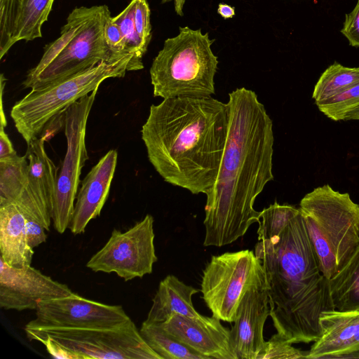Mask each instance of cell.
<instances>
[{
  "mask_svg": "<svg viewBox=\"0 0 359 359\" xmlns=\"http://www.w3.org/2000/svg\"><path fill=\"white\" fill-rule=\"evenodd\" d=\"M229 126L224 154L206 194L203 245L222 247L259 222L253 205L273 180V122L257 94L244 87L229 94Z\"/></svg>",
  "mask_w": 359,
  "mask_h": 359,
  "instance_id": "cell-1",
  "label": "cell"
},
{
  "mask_svg": "<svg viewBox=\"0 0 359 359\" xmlns=\"http://www.w3.org/2000/svg\"><path fill=\"white\" fill-rule=\"evenodd\" d=\"M228 126L227 103L177 97L150 107L141 134L149 162L166 182L206 195L219 168Z\"/></svg>",
  "mask_w": 359,
  "mask_h": 359,
  "instance_id": "cell-2",
  "label": "cell"
},
{
  "mask_svg": "<svg viewBox=\"0 0 359 359\" xmlns=\"http://www.w3.org/2000/svg\"><path fill=\"white\" fill-rule=\"evenodd\" d=\"M255 254L265 272L277 333L292 344L317 341L321 313L334 307L300 210L278 236L259 241Z\"/></svg>",
  "mask_w": 359,
  "mask_h": 359,
  "instance_id": "cell-3",
  "label": "cell"
},
{
  "mask_svg": "<svg viewBox=\"0 0 359 359\" xmlns=\"http://www.w3.org/2000/svg\"><path fill=\"white\" fill-rule=\"evenodd\" d=\"M110 17L107 5L76 7L60 36L45 46L39 63L28 71L23 87L39 88L102 62H116L104 38L105 24Z\"/></svg>",
  "mask_w": 359,
  "mask_h": 359,
  "instance_id": "cell-4",
  "label": "cell"
},
{
  "mask_svg": "<svg viewBox=\"0 0 359 359\" xmlns=\"http://www.w3.org/2000/svg\"><path fill=\"white\" fill-rule=\"evenodd\" d=\"M299 209L321 272L330 280L359 246V204L325 184L306 194Z\"/></svg>",
  "mask_w": 359,
  "mask_h": 359,
  "instance_id": "cell-5",
  "label": "cell"
},
{
  "mask_svg": "<svg viewBox=\"0 0 359 359\" xmlns=\"http://www.w3.org/2000/svg\"><path fill=\"white\" fill-rule=\"evenodd\" d=\"M215 41L201 29L180 27L179 34L164 41L149 74L154 97H207L215 94L218 59Z\"/></svg>",
  "mask_w": 359,
  "mask_h": 359,
  "instance_id": "cell-6",
  "label": "cell"
},
{
  "mask_svg": "<svg viewBox=\"0 0 359 359\" xmlns=\"http://www.w3.org/2000/svg\"><path fill=\"white\" fill-rule=\"evenodd\" d=\"M139 70L131 55L116 62H102L46 86L32 89L13 106L11 116L27 144L38 137L57 115L81 97L98 89L109 78L123 77Z\"/></svg>",
  "mask_w": 359,
  "mask_h": 359,
  "instance_id": "cell-7",
  "label": "cell"
},
{
  "mask_svg": "<svg viewBox=\"0 0 359 359\" xmlns=\"http://www.w3.org/2000/svg\"><path fill=\"white\" fill-rule=\"evenodd\" d=\"M266 284L261 260L252 251L243 250L212 256L203 271L201 292L212 316L233 323L245 292Z\"/></svg>",
  "mask_w": 359,
  "mask_h": 359,
  "instance_id": "cell-8",
  "label": "cell"
},
{
  "mask_svg": "<svg viewBox=\"0 0 359 359\" xmlns=\"http://www.w3.org/2000/svg\"><path fill=\"white\" fill-rule=\"evenodd\" d=\"M32 341L48 337L79 359H162L146 342L132 320L110 328H25Z\"/></svg>",
  "mask_w": 359,
  "mask_h": 359,
  "instance_id": "cell-9",
  "label": "cell"
},
{
  "mask_svg": "<svg viewBox=\"0 0 359 359\" xmlns=\"http://www.w3.org/2000/svg\"><path fill=\"white\" fill-rule=\"evenodd\" d=\"M97 90L81 97L64 111L67 151L57 172L52 210L53 226L60 233L69 227L81 182V170L89 158L86 144V127Z\"/></svg>",
  "mask_w": 359,
  "mask_h": 359,
  "instance_id": "cell-10",
  "label": "cell"
},
{
  "mask_svg": "<svg viewBox=\"0 0 359 359\" xmlns=\"http://www.w3.org/2000/svg\"><path fill=\"white\" fill-rule=\"evenodd\" d=\"M154 237V218L148 214L125 232L114 229L86 266L95 272H114L125 281L150 274L158 259Z\"/></svg>",
  "mask_w": 359,
  "mask_h": 359,
  "instance_id": "cell-11",
  "label": "cell"
},
{
  "mask_svg": "<svg viewBox=\"0 0 359 359\" xmlns=\"http://www.w3.org/2000/svg\"><path fill=\"white\" fill-rule=\"evenodd\" d=\"M130 320L120 305L102 304L73 292L69 296L41 301L36 309V318L25 328H110Z\"/></svg>",
  "mask_w": 359,
  "mask_h": 359,
  "instance_id": "cell-12",
  "label": "cell"
},
{
  "mask_svg": "<svg viewBox=\"0 0 359 359\" xmlns=\"http://www.w3.org/2000/svg\"><path fill=\"white\" fill-rule=\"evenodd\" d=\"M73 292L31 265L15 268L0 257V306L4 309L36 310L41 301L66 297Z\"/></svg>",
  "mask_w": 359,
  "mask_h": 359,
  "instance_id": "cell-13",
  "label": "cell"
},
{
  "mask_svg": "<svg viewBox=\"0 0 359 359\" xmlns=\"http://www.w3.org/2000/svg\"><path fill=\"white\" fill-rule=\"evenodd\" d=\"M181 343L207 359H238L230 339V330L215 316L173 315L160 323Z\"/></svg>",
  "mask_w": 359,
  "mask_h": 359,
  "instance_id": "cell-14",
  "label": "cell"
},
{
  "mask_svg": "<svg viewBox=\"0 0 359 359\" xmlns=\"http://www.w3.org/2000/svg\"><path fill=\"white\" fill-rule=\"evenodd\" d=\"M269 313L267 284L249 288L230 330L231 347L238 359H257L266 342L263 331Z\"/></svg>",
  "mask_w": 359,
  "mask_h": 359,
  "instance_id": "cell-15",
  "label": "cell"
},
{
  "mask_svg": "<svg viewBox=\"0 0 359 359\" xmlns=\"http://www.w3.org/2000/svg\"><path fill=\"white\" fill-rule=\"evenodd\" d=\"M54 0H0V60L17 42L41 38Z\"/></svg>",
  "mask_w": 359,
  "mask_h": 359,
  "instance_id": "cell-16",
  "label": "cell"
},
{
  "mask_svg": "<svg viewBox=\"0 0 359 359\" xmlns=\"http://www.w3.org/2000/svg\"><path fill=\"white\" fill-rule=\"evenodd\" d=\"M319 324L320 337L306 359L353 358L359 353V309L324 311Z\"/></svg>",
  "mask_w": 359,
  "mask_h": 359,
  "instance_id": "cell-17",
  "label": "cell"
},
{
  "mask_svg": "<svg viewBox=\"0 0 359 359\" xmlns=\"http://www.w3.org/2000/svg\"><path fill=\"white\" fill-rule=\"evenodd\" d=\"M117 158V151L109 150L82 180L68 227L73 234L83 233L89 222L100 215L109 196Z\"/></svg>",
  "mask_w": 359,
  "mask_h": 359,
  "instance_id": "cell-18",
  "label": "cell"
},
{
  "mask_svg": "<svg viewBox=\"0 0 359 359\" xmlns=\"http://www.w3.org/2000/svg\"><path fill=\"white\" fill-rule=\"evenodd\" d=\"M25 224L26 217L15 204L0 205V257L13 267L31 265L34 254L27 243Z\"/></svg>",
  "mask_w": 359,
  "mask_h": 359,
  "instance_id": "cell-19",
  "label": "cell"
},
{
  "mask_svg": "<svg viewBox=\"0 0 359 359\" xmlns=\"http://www.w3.org/2000/svg\"><path fill=\"white\" fill-rule=\"evenodd\" d=\"M197 292L198 289L185 284L174 275H168L160 282L144 322L162 323L173 315L200 316L192 302V297Z\"/></svg>",
  "mask_w": 359,
  "mask_h": 359,
  "instance_id": "cell-20",
  "label": "cell"
},
{
  "mask_svg": "<svg viewBox=\"0 0 359 359\" xmlns=\"http://www.w3.org/2000/svg\"><path fill=\"white\" fill-rule=\"evenodd\" d=\"M44 137H36L27 144V187L39 201L51 212L56 190L57 168L46 154Z\"/></svg>",
  "mask_w": 359,
  "mask_h": 359,
  "instance_id": "cell-21",
  "label": "cell"
},
{
  "mask_svg": "<svg viewBox=\"0 0 359 359\" xmlns=\"http://www.w3.org/2000/svg\"><path fill=\"white\" fill-rule=\"evenodd\" d=\"M329 285L334 310L359 309V246Z\"/></svg>",
  "mask_w": 359,
  "mask_h": 359,
  "instance_id": "cell-22",
  "label": "cell"
},
{
  "mask_svg": "<svg viewBox=\"0 0 359 359\" xmlns=\"http://www.w3.org/2000/svg\"><path fill=\"white\" fill-rule=\"evenodd\" d=\"M140 332L162 359H207L166 332L160 323L143 322Z\"/></svg>",
  "mask_w": 359,
  "mask_h": 359,
  "instance_id": "cell-23",
  "label": "cell"
},
{
  "mask_svg": "<svg viewBox=\"0 0 359 359\" xmlns=\"http://www.w3.org/2000/svg\"><path fill=\"white\" fill-rule=\"evenodd\" d=\"M358 82L359 67H348L334 62L318 79L312 98L316 104L346 91Z\"/></svg>",
  "mask_w": 359,
  "mask_h": 359,
  "instance_id": "cell-24",
  "label": "cell"
},
{
  "mask_svg": "<svg viewBox=\"0 0 359 359\" xmlns=\"http://www.w3.org/2000/svg\"><path fill=\"white\" fill-rule=\"evenodd\" d=\"M27 170L26 155L0 160V205L16 203L27 185Z\"/></svg>",
  "mask_w": 359,
  "mask_h": 359,
  "instance_id": "cell-25",
  "label": "cell"
},
{
  "mask_svg": "<svg viewBox=\"0 0 359 359\" xmlns=\"http://www.w3.org/2000/svg\"><path fill=\"white\" fill-rule=\"evenodd\" d=\"M299 212V208L279 204L276 201L260 212L258 241L269 240L278 236L289 221Z\"/></svg>",
  "mask_w": 359,
  "mask_h": 359,
  "instance_id": "cell-26",
  "label": "cell"
},
{
  "mask_svg": "<svg viewBox=\"0 0 359 359\" xmlns=\"http://www.w3.org/2000/svg\"><path fill=\"white\" fill-rule=\"evenodd\" d=\"M137 0H131L129 4L112 20L118 25L123 35L126 52L130 54L140 67L144 68L142 57L147 49L142 45V41L136 31L134 13Z\"/></svg>",
  "mask_w": 359,
  "mask_h": 359,
  "instance_id": "cell-27",
  "label": "cell"
},
{
  "mask_svg": "<svg viewBox=\"0 0 359 359\" xmlns=\"http://www.w3.org/2000/svg\"><path fill=\"white\" fill-rule=\"evenodd\" d=\"M316 105L320 111L329 118L334 121H345L349 112L359 107V82Z\"/></svg>",
  "mask_w": 359,
  "mask_h": 359,
  "instance_id": "cell-28",
  "label": "cell"
},
{
  "mask_svg": "<svg viewBox=\"0 0 359 359\" xmlns=\"http://www.w3.org/2000/svg\"><path fill=\"white\" fill-rule=\"evenodd\" d=\"M307 351L292 346L278 333H276L265 342L257 359H299L306 358Z\"/></svg>",
  "mask_w": 359,
  "mask_h": 359,
  "instance_id": "cell-29",
  "label": "cell"
},
{
  "mask_svg": "<svg viewBox=\"0 0 359 359\" xmlns=\"http://www.w3.org/2000/svg\"><path fill=\"white\" fill-rule=\"evenodd\" d=\"M104 38L109 48L111 59L114 61H116L126 56L131 55L130 54H128L126 52L123 35L119 27L112 20L111 16L107 20L105 24ZM136 65L137 66V64ZM137 67L140 70V67L138 66Z\"/></svg>",
  "mask_w": 359,
  "mask_h": 359,
  "instance_id": "cell-30",
  "label": "cell"
},
{
  "mask_svg": "<svg viewBox=\"0 0 359 359\" xmlns=\"http://www.w3.org/2000/svg\"><path fill=\"white\" fill-rule=\"evenodd\" d=\"M150 13L147 1L137 0L134 13L135 25L142 45L147 50L151 39Z\"/></svg>",
  "mask_w": 359,
  "mask_h": 359,
  "instance_id": "cell-31",
  "label": "cell"
},
{
  "mask_svg": "<svg viewBox=\"0 0 359 359\" xmlns=\"http://www.w3.org/2000/svg\"><path fill=\"white\" fill-rule=\"evenodd\" d=\"M341 32L348 39L350 46L359 47V0L352 11L346 14Z\"/></svg>",
  "mask_w": 359,
  "mask_h": 359,
  "instance_id": "cell-32",
  "label": "cell"
},
{
  "mask_svg": "<svg viewBox=\"0 0 359 359\" xmlns=\"http://www.w3.org/2000/svg\"><path fill=\"white\" fill-rule=\"evenodd\" d=\"M35 341L43 344L48 353L56 359H79V356L48 337H39Z\"/></svg>",
  "mask_w": 359,
  "mask_h": 359,
  "instance_id": "cell-33",
  "label": "cell"
},
{
  "mask_svg": "<svg viewBox=\"0 0 359 359\" xmlns=\"http://www.w3.org/2000/svg\"><path fill=\"white\" fill-rule=\"evenodd\" d=\"M26 235L27 243L32 248H34L46 241L47 236L45 228L38 222L26 218Z\"/></svg>",
  "mask_w": 359,
  "mask_h": 359,
  "instance_id": "cell-34",
  "label": "cell"
},
{
  "mask_svg": "<svg viewBox=\"0 0 359 359\" xmlns=\"http://www.w3.org/2000/svg\"><path fill=\"white\" fill-rule=\"evenodd\" d=\"M5 126H0V160L6 159L17 155L13 144L5 132Z\"/></svg>",
  "mask_w": 359,
  "mask_h": 359,
  "instance_id": "cell-35",
  "label": "cell"
},
{
  "mask_svg": "<svg viewBox=\"0 0 359 359\" xmlns=\"http://www.w3.org/2000/svg\"><path fill=\"white\" fill-rule=\"evenodd\" d=\"M217 13L224 18H231L235 15V8L226 4H219Z\"/></svg>",
  "mask_w": 359,
  "mask_h": 359,
  "instance_id": "cell-36",
  "label": "cell"
},
{
  "mask_svg": "<svg viewBox=\"0 0 359 359\" xmlns=\"http://www.w3.org/2000/svg\"><path fill=\"white\" fill-rule=\"evenodd\" d=\"M170 0H162V3L168 2ZM186 0H174L175 2V10L177 14L181 17L184 15L183 6Z\"/></svg>",
  "mask_w": 359,
  "mask_h": 359,
  "instance_id": "cell-37",
  "label": "cell"
},
{
  "mask_svg": "<svg viewBox=\"0 0 359 359\" xmlns=\"http://www.w3.org/2000/svg\"><path fill=\"white\" fill-rule=\"evenodd\" d=\"M351 120H359V107L353 109L347 114L345 121Z\"/></svg>",
  "mask_w": 359,
  "mask_h": 359,
  "instance_id": "cell-38",
  "label": "cell"
}]
</instances>
